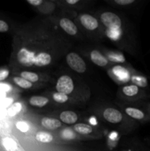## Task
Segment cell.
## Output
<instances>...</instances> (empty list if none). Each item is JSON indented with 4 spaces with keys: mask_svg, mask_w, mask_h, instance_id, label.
I'll use <instances>...</instances> for the list:
<instances>
[{
    "mask_svg": "<svg viewBox=\"0 0 150 151\" xmlns=\"http://www.w3.org/2000/svg\"><path fill=\"white\" fill-rule=\"evenodd\" d=\"M74 129L76 133L82 135H88L92 133L93 128L91 125L85 123L76 124L74 127Z\"/></svg>",
    "mask_w": 150,
    "mask_h": 151,
    "instance_id": "5bb4252c",
    "label": "cell"
},
{
    "mask_svg": "<svg viewBox=\"0 0 150 151\" xmlns=\"http://www.w3.org/2000/svg\"><path fill=\"white\" fill-rule=\"evenodd\" d=\"M10 86L8 85H6V84H0V90H2V91H9L10 90Z\"/></svg>",
    "mask_w": 150,
    "mask_h": 151,
    "instance_id": "f1b7e54d",
    "label": "cell"
},
{
    "mask_svg": "<svg viewBox=\"0 0 150 151\" xmlns=\"http://www.w3.org/2000/svg\"><path fill=\"white\" fill-rule=\"evenodd\" d=\"M147 110H148V112L150 113V103H149L148 106H147Z\"/></svg>",
    "mask_w": 150,
    "mask_h": 151,
    "instance_id": "4dcf8cb0",
    "label": "cell"
},
{
    "mask_svg": "<svg viewBox=\"0 0 150 151\" xmlns=\"http://www.w3.org/2000/svg\"><path fill=\"white\" fill-rule=\"evenodd\" d=\"M125 112L126 114L137 120H144L147 118V114L146 112L136 108L128 107L125 109Z\"/></svg>",
    "mask_w": 150,
    "mask_h": 151,
    "instance_id": "ba28073f",
    "label": "cell"
},
{
    "mask_svg": "<svg viewBox=\"0 0 150 151\" xmlns=\"http://www.w3.org/2000/svg\"><path fill=\"white\" fill-rule=\"evenodd\" d=\"M41 125L43 127L49 130H54L61 127V122L57 119L49 117H44L41 119Z\"/></svg>",
    "mask_w": 150,
    "mask_h": 151,
    "instance_id": "8fae6325",
    "label": "cell"
},
{
    "mask_svg": "<svg viewBox=\"0 0 150 151\" xmlns=\"http://www.w3.org/2000/svg\"><path fill=\"white\" fill-rule=\"evenodd\" d=\"M9 75V71L7 69H4V70L0 71V81H3V80L6 79Z\"/></svg>",
    "mask_w": 150,
    "mask_h": 151,
    "instance_id": "4316f807",
    "label": "cell"
},
{
    "mask_svg": "<svg viewBox=\"0 0 150 151\" xmlns=\"http://www.w3.org/2000/svg\"><path fill=\"white\" fill-rule=\"evenodd\" d=\"M60 26L69 35H74L77 33V27L70 19L63 18L60 21Z\"/></svg>",
    "mask_w": 150,
    "mask_h": 151,
    "instance_id": "52a82bcc",
    "label": "cell"
},
{
    "mask_svg": "<svg viewBox=\"0 0 150 151\" xmlns=\"http://www.w3.org/2000/svg\"><path fill=\"white\" fill-rule=\"evenodd\" d=\"M62 137L66 139H73L76 137V135L71 130L66 128L62 132Z\"/></svg>",
    "mask_w": 150,
    "mask_h": 151,
    "instance_id": "603a6c76",
    "label": "cell"
},
{
    "mask_svg": "<svg viewBox=\"0 0 150 151\" xmlns=\"http://www.w3.org/2000/svg\"><path fill=\"white\" fill-rule=\"evenodd\" d=\"M2 145L7 151H16L17 149L16 142L11 138L5 137L2 139Z\"/></svg>",
    "mask_w": 150,
    "mask_h": 151,
    "instance_id": "e0dca14e",
    "label": "cell"
},
{
    "mask_svg": "<svg viewBox=\"0 0 150 151\" xmlns=\"http://www.w3.org/2000/svg\"><path fill=\"white\" fill-rule=\"evenodd\" d=\"M66 62L73 70L78 73H83L86 70V65L85 61L76 53H69L66 56Z\"/></svg>",
    "mask_w": 150,
    "mask_h": 151,
    "instance_id": "6da1fadb",
    "label": "cell"
},
{
    "mask_svg": "<svg viewBox=\"0 0 150 151\" xmlns=\"http://www.w3.org/2000/svg\"><path fill=\"white\" fill-rule=\"evenodd\" d=\"M22 109V106L20 103H13L11 106L8 109L7 113L10 116H15L16 114L21 111Z\"/></svg>",
    "mask_w": 150,
    "mask_h": 151,
    "instance_id": "ffe728a7",
    "label": "cell"
},
{
    "mask_svg": "<svg viewBox=\"0 0 150 151\" xmlns=\"http://www.w3.org/2000/svg\"><path fill=\"white\" fill-rule=\"evenodd\" d=\"M101 21L103 24L109 29H119L121 27V20L115 13L105 12L101 15Z\"/></svg>",
    "mask_w": 150,
    "mask_h": 151,
    "instance_id": "7a4b0ae2",
    "label": "cell"
},
{
    "mask_svg": "<svg viewBox=\"0 0 150 151\" xmlns=\"http://www.w3.org/2000/svg\"><path fill=\"white\" fill-rule=\"evenodd\" d=\"M108 59L111 61L117 62V63H124L125 61V58L121 53L119 52H112L107 55Z\"/></svg>",
    "mask_w": 150,
    "mask_h": 151,
    "instance_id": "44dd1931",
    "label": "cell"
},
{
    "mask_svg": "<svg viewBox=\"0 0 150 151\" xmlns=\"http://www.w3.org/2000/svg\"><path fill=\"white\" fill-rule=\"evenodd\" d=\"M123 93L127 97H135L140 94V88L135 85H129L123 88Z\"/></svg>",
    "mask_w": 150,
    "mask_h": 151,
    "instance_id": "2e32d148",
    "label": "cell"
},
{
    "mask_svg": "<svg viewBox=\"0 0 150 151\" xmlns=\"http://www.w3.org/2000/svg\"><path fill=\"white\" fill-rule=\"evenodd\" d=\"M29 104L35 107H44L49 103V99L41 96H33L29 100Z\"/></svg>",
    "mask_w": 150,
    "mask_h": 151,
    "instance_id": "4fadbf2b",
    "label": "cell"
},
{
    "mask_svg": "<svg viewBox=\"0 0 150 151\" xmlns=\"http://www.w3.org/2000/svg\"><path fill=\"white\" fill-rule=\"evenodd\" d=\"M131 82L133 85L136 86L138 88H146L149 86V81L146 77L141 75H135L131 76Z\"/></svg>",
    "mask_w": 150,
    "mask_h": 151,
    "instance_id": "7c38bea8",
    "label": "cell"
},
{
    "mask_svg": "<svg viewBox=\"0 0 150 151\" xmlns=\"http://www.w3.org/2000/svg\"><path fill=\"white\" fill-rule=\"evenodd\" d=\"M74 88V82L71 78L68 75H63L57 81L56 84V89L57 92L63 93L65 94H69L73 91Z\"/></svg>",
    "mask_w": 150,
    "mask_h": 151,
    "instance_id": "3957f363",
    "label": "cell"
},
{
    "mask_svg": "<svg viewBox=\"0 0 150 151\" xmlns=\"http://www.w3.org/2000/svg\"><path fill=\"white\" fill-rule=\"evenodd\" d=\"M27 2L29 4L34 6H38L43 3L42 0H27Z\"/></svg>",
    "mask_w": 150,
    "mask_h": 151,
    "instance_id": "83f0119b",
    "label": "cell"
},
{
    "mask_svg": "<svg viewBox=\"0 0 150 151\" xmlns=\"http://www.w3.org/2000/svg\"><path fill=\"white\" fill-rule=\"evenodd\" d=\"M115 2L120 5H128L135 2V0H115Z\"/></svg>",
    "mask_w": 150,
    "mask_h": 151,
    "instance_id": "484cf974",
    "label": "cell"
},
{
    "mask_svg": "<svg viewBox=\"0 0 150 151\" xmlns=\"http://www.w3.org/2000/svg\"><path fill=\"white\" fill-rule=\"evenodd\" d=\"M21 78H24V79L26 80V81H29L31 83H35L39 80V77L36 73L34 72H27V71H24L21 73Z\"/></svg>",
    "mask_w": 150,
    "mask_h": 151,
    "instance_id": "ac0fdd59",
    "label": "cell"
},
{
    "mask_svg": "<svg viewBox=\"0 0 150 151\" xmlns=\"http://www.w3.org/2000/svg\"><path fill=\"white\" fill-rule=\"evenodd\" d=\"M77 118L76 114L71 111H65L62 112L60 115V120L64 123L69 124V125L74 124L77 121Z\"/></svg>",
    "mask_w": 150,
    "mask_h": 151,
    "instance_id": "30bf717a",
    "label": "cell"
},
{
    "mask_svg": "<svg viewBox=\"0 0 150 151\" xmlns=\"http://www.w3.org/2000/svg\"><path fill=\"white\" fill-rule=\"evenodd\" d=\"M80 22L82 26L89 30H94L99 26L98 21L94 16L88 14L82 15L80 16Z\"/></svg>",
    "mask_w": 150,
    "mask_h": 151,
    "instance_id": "8992f818",
    "label": "cell"
},
{
    "mask_svg": "<svg viewBox=\"0 0 150 151\" xmlns=\"http://www.w3.org/2000/svg\"><path fill=\"white\" fill-rule=\"evenodd\" d=\"M53 100L58 103H64L68 101L69 97H68V95L63 94V93L56 92L53 94Z\"/></svg>",
    "mask_w": 150,
    "mask_h": 151,
    "instance_id": "7402d4cb",
    "label": "cell"
},
{
    "mask_svg": "<svg viewBox=\"0 0 150 151\" xmlns=\"http://www.w3.org/2000/svg\"><path fill=\"white\" fill-rule=\"evenodd\" d=\"M79 0H66V2L69 4H75L79 2Z\"/></svg>",
    "mask_w": 150,
    "mask_h": 151,
    "instance_id": "f546056e",
    "label": "cell"
},
{
    "mask_svg": "<svg viewBox=\"0 0 150 151\" xmlns=\"http://www.w3.org/2000/svg\"><path fill=\"white\" fill-rule=\"evenodd\" d=\"M91 59L96 65L99 66H105L108 63V60L98 50H93L91 52Z\"/></svg>",
    "mask_w": 150,
    "mask_h": 151,
    "instance_id": "9c48e42d",
    "label": "cell"
},
{
    "mask_svg": "<svg viewBox=\"0 0 150 151\" xmlns=\"http://www.w3.org/2000/svg\"><path fill=\"white\" fill-rule=\"evenodd\" d=\"M104 118L110 123H119L122 120V114L116 109L108 108L104 110L103 113Z\"/></svg>",
    "mask_w": 150,
    "mask_h": 151,
    "instance_id": "5b68a950",
    "label": "cell"
},
{
    "mask_svg": "<svg viewBox=\"0 0 150 151\" xmlns=\"http://www.w3.org/2000/svg\"><path fill=\"white\" fill-rule=\"evenodd\" d=\"M13 81H14L15 83L20 86L21 88H30L32 86V83L21 78V77H16V78H13Z\"/></svg>",
    "mask_w": 150,
    "mask_h": 151,
    "instance_id": "d6986e66",
    "label": "cell"
},
{
    "mask_svg": "<svg viewBox=\"0 0 150 151\" xmlns=\"http://www.w3.org/2000/svg\"><path fill=\"white\" fill-rule=\"evenodd\" d=\"M35 139L42 143H49L53 140V137L51 134L44 131H39L35 135Z\"/></svg>",
    "mask_w": 150,
    "mask_h": 151,
    "instance_id": "9a60e30c",
    "label": "cell"
},
{
    "mask_svg": "<svg viewBox=\"0 0 150 151\" xmlns=\"http://www.w3.org/2000/svg\"><path fill=\"white\" fill-rule=\"evenodd\" d=\"M124 151H132V150H124Z\"/></svg>",
    "mask_w": 150,
    "mask_h": 151,
    "instance_id": "1f68e13d",
    "label": "cell"
},
{
    "mask_svg": "<svg viewBox=\"0 0 150 151\" xmlns=\"http://www.w3.org/2000/svg\"><path fill=\"white\" fill-rule=\"evenodd\" d=\"M113 75L116 78V79L122 83H126L130 81V73L126 68L121 66H116L112 69Z\"/></svg>",
    "mask_w": 150,
    "mask_h": 151,
    "instance_id": "277c9868",
    "label": "cell"
},
{
    "mask_svg": "<svg viewBox=\"0 0 150 151\" xmlns=\"http://www.w3.org/2000/svg\"><path fill=\"white\" fill-rule=\"evenodd\" d=\"M9 26L5 22L0 20V32H5L8 31Z\"/></svg>",
    "mask_w": 150,
    "mask_h": 151,
    "instance_id": "d4e9b609",
    "label": "cell"
},
{
    "mask_svg": "<svg viewBox=\"0 0 150 151\" xmlns=\"http://www.w3.org/2000/svg\"><path fill=\"white\" fill-rule=\"evenodd\" d=\"M16 128H18V130L21 131V132L26 133L27 132L28 130H29V125L26 122H22V121H19L16 123Z\"/></svg>",
    "mask_w": 150,
    "mask_h": 151,
    "instance_id": "cb8c5ba5",
    "label": "cell"
}]
</instances>
